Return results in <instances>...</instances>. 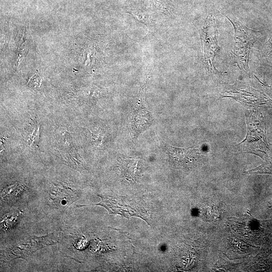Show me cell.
<instances>
[{
    "label": "cell",
    "mask_w": 272,
    "mask_h": 272,
    "mask_svg": "<svg viewBox=\"0 0 272 272\" xmlns=\"http://www.w3.org/2000/svg\"><path fill=\"white\" fill-rule=\"evenodd\" d=\"M24 189L23 184H15L12 186H10L7 189H5L1 193V196L3 198L5 199H12L13 197H15L18 195L19 193H21V191Z\"/></svg>",
    "instance_id": "9"
},
{
    "label": "cell",
    "mask_w": 272,
    "mask_h": 272,
    "mask_svg": "<svg viewBox=\"0 0 272 272\" xmlns=\"http://www.w3.org/2000/svg\"><path fill=\"white\" fill-rule=\"evenodd\" d=\"M152 5L159 12L168 15L170 13L168 4L164 0H152Z\"/></svg>",
    "instance_id": "12"
},
{
    "label": "cell",
    "mask_w": 272,
    "mask_h": 272,
    "mask_svg": "<svg viewBox=\"0 0 272 272\" xmlns=\"http://www.w3.org/2000/svg\"><path fill=\"white\" fill-rule=\"evenodd\" d=\"M101 201L95 205H76V207L100 206L105 208L110 214H118L126 218L137 217L148 223L147 212L135 200L128 197L118 195L113 192L98 194Z\"/></svg>",
    "instance_id": "2"
},
{
    "label": "cell",
    "mask_w": 272,
    "mask_h": 272,
    "mask_svg": "<svg viewBox=\"0 0 272 272\" xmlns=\"http://www.w3.org/2000/svg\"><path fill=\"white\" fill-rule=\"evenodd\" d=\"M200 38L205 54L206 62H208L211 69L216 70L214 61L219 50L218 44V31L216 27L215 19L212 16H208L200 33Z\"/></svg>",
    "instance_id": "6"
},
{
    "label": "cell",
    "mask_w": 272,
    "mask_h": 272,
    "mask_svg": "<svg viewBox=\"0 0 272 272\" xmlns=\"http://www.w3.org/2000/svg\"><path fill=\"white\" fill-rule=\"evenodd\" d=\"M165 148L171 160L181 164L189 163L200 155L199 150L195 148L183 149L166 144Z\"/></svg>",
    "instance_id": "7"
},
{
    "label": "cell",
    "mask_w": 272,
    "mask_h": 272,
    "mask_svg": "<svg viewBox=\"0 0 272 272\" xmlns=\"http://www.w3.org/2000/svg\"><path fill=\"white\" fill-rule=\"evenodd\" d=\"M18 214V213H16L6 216L5 218H4L1 221V227L5 229L11 228L17 221L19 217Z\"/></svg>",
    "instance_id": "11"
},
{
    "label": "cell",
    "mask_w": 272,
    "mask_h": 272,
    "mask_svg": "<svg viewBox=\"0 0 272 272\" xmlns=\"http://www.w3.org/2000/svg\"><path fill=\"white\" fill-rule=\"evenodd\" d=\"M271 152H267L266 155V162L256 169L253 170L254 173H268L272 174V149Z\"/></svg>",
    "instance_id": "10"
},
{
    "label": "cell",
    "mask_w": 272,
    "mask_h": 272,
    "mask_svg": "<svg viewBox=\"0 0 272 272\" xmlns=\"http://www.w3.org/2000/svg\"><path fill=\"white\" fill-rule=\"evenodd\" d=\"M53 233L41 237H32L20 241L4 250L1 254L3 261H10L17 258L26 259L37 250L56 242Z\"/></svg>",
    "instance_id": "4"
},
{
    "label": "cell",
    "mask_w": 272,
    "mask_h": 272,
    "mask_svg": "<svg viewBox=\"0 0 272 272\" xmlns=\"http://www.w3.org/2000/svg\"><path fill=\"white\" fill-rule=\"evenodd\" d=\"M127 13L130 14L138 21L147 27H151L153 25L151 16L148 13L139 10H131L128 11Z\"/></svg>",
    "instance_id": "8"
},
{
    "label": "cell",
    "mask_w": 272,
    "mask_h": 272,
    "mask_svg": "<svg viewBox=\"0 0 272 272\" xmlns=\"http://www.w3.org/2000/svg\"><path fill=\"white\" fill-rule=\"evenodd\" d=\"M145 86L146 83L143 84L141 88L130 117V131L133 141H135L142 132L147 129L153 121L151 113L143 102Z\"/></svg>",
    "instance_id": "5"
},
{
    "label": "cell",
    "mask_w": 272,
    "mask_h": 272,
    "mask_svg": "<svg viewBox=\"0 0 272 272\" xmlns=\"http://www.w3.org/2000/svg\"><path fill=\"white\" fill-rule=\"evenodd\" d=\"M40 84V78L38 74H35L29 80L28 85L30 87L35 88L39 87Z\"/></svg>",
    "instance_id": "13"
},
{
    "label": "cell",
    "mask_w": 272,
    "mask_h": 272,
    "mask_svg": "<svg viewBox=\"0 0 272 272\" xmlns=\"http://www.w3.org/2000/svg\"><path fill=\"white\" fill-rule=\"evenodd\" d=\"M233 24L235 30L233 53L241 69L248 70L249 53L256 35L255 31L250 29L238 21H233L226 16Z\"/></svg>",
    "instance_id": "3"
},
{
    "label": "cell",
    "mask_w": 272,
    "mask_h": 272,
    "mask_svg": "<svg viewBox=\"0 0 272 272\" xmlns=\"http://www.w3.org/2000/svg\"><path fill=\"white\" fill-rule=\"evenodd\" d=\"M247 132L245 139L236 146L237 152L251 153L262 158L268 152L265 138V128L261 116L255 111H246Z\"/></svg>",
    "instance_id": "1"
}]
</instances>
